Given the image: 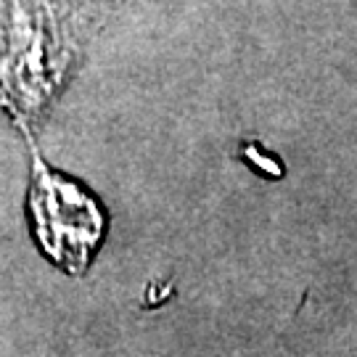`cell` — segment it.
<instances>
[{
  "label": "cell",
  "instance_id": "cell-1",
  "mask_svg": "<svg viewBox=\"0 0 357 357\" xmlns=\"http://www.w3.org/2000/svg\"><path fill=\"white\" fill-rule=\"evenodd\" d=\"M43 246L59 262H85L88 249L101 236V215L75 185L59 178H43L32 193Z\"/></svg>",
  "mask_w": 357,
  "mask_h": 357
}]
</instances>
